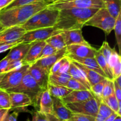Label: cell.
Returning <instances> with one entry per match:
<instances>
[{"label":"cell","mask_w":121,"mask_h":121,"mask_svg":"<svg viewBox=\"0 0 121 121\" xmlns=\"http://www.w3.org/2000/svg\"><path fill=\"white\" fill-rule=\"evenodd\" d=\"M47 6V4L44 0H39L30 4L2 9L0 12V24L5 28L21 26Z\"/></svg>","instance_id":"obj_1"},{"label":"cell","mask_w":121,"mask_h":121,"mask_svg":"<svg viewBox=\"0 0 121 121\" xmlns=\"http://www.w3.org/2000/svg\"><path fill=\"white\" fill-rule=\"evenodd\" d=\"M98 9L77 8L60 9L54 27L61 31L82 29L85 22Z\"/></svg>","instance_id":"obj_2"},{"label":"cell","mask_w":121,"mask_h":121,"mask_svg":"<svg viewBox=\"0 0 121 121\" xmlns=\"http://www.w3.org/2000/svg\"><path fill=\"white\" fill-rule=\"evenodd\" d=\"M59 11L46 7L32 16L21 27L26 31L39 28L53 27L56 22Z\"/></svg>","instance_id":"obj_3"},{"label":"cell","mask_w":121,"mask_h":121,"mask_svg":"<svg viewBox=\"0 0 121 121\" xmlns=\"http://www.w3.org/2000/svg\"><path fill=\"white\" fill-rule=\"evenodd\" d=\"M9 92H19L24 93L31 98L33 106L37 107L39 106V100L41 93L43 91L37 83L28 72L24 75L21 82L17 86L7 90Z\"/></svg>","instance_id":"obj_4"},{"label":"cell","mask_w":121,"mask_h":121,"mask_svg":"<svg viewBox=\"0 0 121 121\" xmlns=\"http://www.w3.org/2000/svg\"><path fill=\"white\" fill-rule=\"evenodd\" d=\"M116 18L109 14L105 8L98 9L87 21L84 26H92L100 28L109 35L114 28Z\"/></svg>","instance_id":"obj_5"},{"label":"cell","mask_w":121,"mask_h":121,"mask_svg":"<svg viewBox=\"0 0 121 121\" xmlns=\"http://www.w3.org/2000/svg\"><path fill=\"white\" fill-rule=\"evenodd\" d=\"M100 102L97 98L93 97L85 101L65 104L66 107L73 113H80L96 117L98 115Z\"/></svg>","instance_id":"obj_6"},{"label":"cell","mask_w":121,"mask_h":121,"mask_svg":"<svg viewBox=\"0 0 121 121\" xmlns=\"http://www.w3.org/2000/svg\"><path fill=\"white\" fill-rule=\"evenodd\" d=\"M62 31H63L56 29L54 27L39 28L26 31L20 39L17 40V41L19 43L46 41L50 37L61 33Z\"/></svg>","instance_id":"obj_7"},{"label":"cell","mask_w":121,"mask_h":121,"mask_svg":"<svg viewBox=\"0 0 121 121\" xmlns=\"http://www.w3.org/2000/svg\"><path fill=\"white\" fill-rule=\"evenodd\" d=\"M30 66V65L26 64L20 68L5 73L0 83V89L7 91L17 86L21 82L25 74L27 73Z\"/></svg>","instance_id":"obj_8"},{"label":"cell","mask_w":121,"mask_h":121,"mask_svg":"<svg viewBox=\"0 0 121 121\" xmlns=\"http://www.w3.org/2000/svg\"><path fill=\"white\" fill-rule=\"evenodd\" d=\"M47 7L57 10L70 8L100 9L105 8L102 0H74L68 2H58L48 5Z\"/></svg>","instance_id":"obj_9"},{"label":"cell","mask_w":121,"mask_h":121,"mask_svg":"<svg viewBox=\"0 0 121 121\" xmlns=\"http://www.w3.org/2000/svg\"><path fill=\"white\" fill-rule=\"evenodd\" d=\"M97 50L91 45L72 44L66 46L65 57L76 56L79 57H95Z\"/></svg>","instance_id":"obj_10"},{"label":"cell","mask_w":121,"mask_h":121,"mask_svg":"<svg viewBox=\"0 0 121 121\" xmlns=\"http://www.w3.org/2000/svg\"><path fill=\"white\" fill-rule=\"evenodd\" d=\"M28 72L43 91L47 89L49 73L46 70L35 64H33L30 66Z\"/></svg>","instance_id":"obj_11"},{"label":"cell","mask_w":121,"mask_h":121,"mask_svg":"<svg viewBox=\"0 0 121 121\" xmlns=\"http://www.w3.org/2000/svg\"><path fill=\"white\" fill-rule=\"evenodd\" d=\"M21 26H13L5 28L0 32V43L5 42H15L26 33Z\"/></svg>","instance_id":"obj_12"},{"label":"cell","mask_w":121,"mask_h":121,"mask_svg":"<svg viewBox=\"0 0 121 121\" xmlns=\"http://www.w3.org/2000/svg\"><path fill=\"white\" fill-rule=\"evenodd\" d=\"M53 114L60 121H67L71 118L73 113L66 107V104L61 99L52 97Z\"/></svg>","instance_id":"obj_13"},{"label":"cell","mask_w":121,"mask_h":121,"mask_svg":"<svg viewBox=\"0 0 121 121\" xmlns=\"http://www.w3.org/2000/svg\"><path fill=\"white\" fill-rule=\"evenodd\" d=\"M66 49V47L62 48V49L57 51L55 53L47 57L37 60L34 64L44 69L50 74V69L53 67V65L61 58L65 57Z\"/></svg>","instance_id":"obj_14"},{"label":"cell","mask_w":121,"mask_h":121,"mask_svg":"<svg viewBox=\"0 0 121 121\" xmlns=\"http://www.w3.org/2000/svg\"><path fill=\"white\" fill-rule=\"evenodd\" d=\"M66 46L72 44H84L89 46L90 44L85 40L82 35V29L65 30L62 31Z\"/></svg>","instance_id":"obj_15"},{"label":"cell","mask_w":121,"mask_h":121,"mask_svg":"<svg viewBox=\"0 0 121 121\" xmlns=\"http://www.w3.org/2000/svg\"><path fill=\"white\" fill-rule=\"evenodd\" d=\"M11 109L24 108L27 106L33 105L31 98L24 93L19 92H9Z\"/></svg>","instance_id":"obj_16"},{"label":"cell","mask_w":121,"mask_h":121,"mask_svg":"<svg viewBox=\"0 0 121 121\" xmlns=\"http://www.w3.org/2000/svg\"><path fill=\"white\" fill-rule=\"evenodd\" d=\"M33 42L20 43L10 49L8 54L6 56L9 61L23 60L27 52L29 50Z\"/></svg>","instance_id":"obj_17"},{"label":"cell","mask_w":121,"mask_h":121,"mask_svg":"<svg viewBox=\"0 0 121 121\" xmlns=\"http://www.w3.org/2000/svg\"><path fill=\"white\" fill-rule=\"evenodd\" d=\"M46 44L45 41H34L32 43L29 50L23 59V63L29 65H32L37 60L38 57L42 50L43 47Z\"/></svg>","instance_id":"obj_18"},{"label":"cell","mask_w":121,"mask_h":121,"mask_svg":"<svg viewBox=\"0 0 121 121\" xmlns=\"http://www.w3.org/2000/svg\"><path fill=\"white\" fill-rule=\"evenodd\" d=\"M95 97L89 90L83 91H72L66 96L61 99L65 104L76 103L85 101Z\"/></svg>","instance_id":"obj_19"},{"label":"cell","mask_w":121,"mask_h":121,"mask_svg":"<svg viewBox=\"0 0 121 121\" xmlns=\"http://www.w3.org/2000/svg\"><path fill=\"white\" fill-rule=\"evenodd\" d=\"M66 57H67L69 60L76 61V62L84 65L89 69L97 72L100 75L106 78L105 73L100 67L99 64L98 63L95 57H79L76 56H67Z\"/></svg>","instance_id":"obj_20"},{"label":"cell","mask_w":121,"mask_h":121,"mask_svg":"<svg viewBox=\"0 0 121 121\" xmlns=\"http://www.w3.org/2000/svg\"><path fill=\"white\" fill-rule=\"evenodd\" d=\"M70 61L73 62L83 72L85 76L86 77L87 80L88 81L89 83L90 84L91 86L98 83V82L102 81L104 79H107V78H105L103 76L100 75V74L98 73L97 72H95V71L92 70L91 69H89L86 67L84 65H82V64H80L74 61H72V60H70Z\"/></svg>","instance_id":"obj_21"},{"label":"cell","mask_w":121,"mask_h":121,"mask_svg":"<svg viewBox=\"0 0 121 121\" xmlns=\"http://www.w3.org/2000/svg\"><path fill=\"white\" fill-rule=\"evenodd\" d=\"M39 111L45 114L53 113V100L48 89L43 91L39 100Z\"/></svg>","instance_id":"obj_22"},{"label":"cell","mask_w":121,"mask_h":121,"mask_svg":"<svg viewBox=\"0 0 121 121\" xmlns=\"http://www.w3.org/2000/svg\"><path fill=\"white\" fill-rule=\"evenodd\" d=\"M67 72L70 74L73 79H74L76 80H78V81H79V82L83 84L87 89L91 91V86L89 83L88 81L87 80L86 77L85 76L83 72L71 61Z\"/></svg>","instance_id":"obj_23"},{"label":"cell","mask_w":121,"mask_h":121,"mask_svg":"<svg viewBox=\"0 0 121 121\" xmlns=\"http://www.w3.org/2000/svg\"><path fill=\"white\" fill-rule=\"evenodd\" d=\"M47 89L51 96L60 98V99H63L65 98L72 91V89H69L66 86H56L50 83H48Z\"/></svg>","instance_id":"obj_24"},{"label":"cell","mask_w":121,"mask_h":121,"mask_svg":"<svg viewBox=\"0 0 121 121\" xmlns=\"http://www.w3.org/2000/svg\"><path fill=\"white\" fill-rule=\"evenodd\" d=\"M105 8L113 17L117 19L121 11V0H102Z\"/></svg>","instance_id":"obj_25"},{"label":"cell","mask_w":121,"mask_h":121,"mask_svg":"<svg viewBox=\"0 0 121 121\" xmlns=\"http://www.w3.org/2000/svg\"><path fill=\"white\" fill-rule=\"evenodd\" d=\"M95 58L98 63L99 64L100 68L102 69V70L105 73L106 78L110 79V80H113L112 70H111L109 65L107 61H106L102 54L100 53V52L98 50H97L96 52Z\"/></svg>","instance_id":"obj_26"},{"label":"cell","mask_w":121,"mask_h":121,"mask_svg":"<svg viewBox=\"0 0 121 121\" xmlns=\"http://www.w3.org/2000/svg\"><path fill=\"white\" fill-rule=\"evenodd\" d=\"M45 41L46 43L50 45L52 47H53L57 50H61L66 47L62 32L50 37Z\"/></svg>","instance_id":"obj_27"},{"label":"cell","mask_w":121,"mask_h":121,"mask_svg":"<svg viewBox=\"0 0 121 121\" xmlns=\"http://www.w3.org/2000/svg\"><path fill=\"white\" fill-rule=\"evenodd\" d=\"M102 101L106 104L115 113L121 117V101H118L115 93L104 98Z\"/></svg>","instance_id":"obj_28"},{"label":"cell","mask_w":121,"mask_h":121,"mask_svg":"<svg viewBox=\"0 0 121 121\" xmlns=\"http://www.w3.org/2000/svg\"><path fill=\"white\" fill-rule=\"evenodd\" d=\"M106 81V79H105L102 81L98 82V83L91 86V91L92 92V94L100 102H102V91Z\"/></svg>","instance_id":"obj_29"},{"label":"cell","mask_w":121,"mask_h":121,"mask_svg":"<svg viewBox=\"0 0 121 121\" xmlns=\"http://www.w3.org/2000/svg\"><path fill=\"white\" fill-rule=\"evenodd\" d=\"M115 34L117 44L119 48V53L121 55V13L118 15V17L116 19V22L115 24L114 28Z\"/></svg>","instance_id":"obj_30"},{"label":"cell","mask_w":121,"mask_h":121,"mask_svg":"<svg viewBox=\"0 0 121 121\" xmlns=\"http://www.w3.org/2000/svg\"><path fill=\"white\" fill-rule=\"evenodd\" d=\"M69 79L61 76L56 74H50L48 78V83L56 86H66Z\"/></svg>","instance_id":"obj_31"},{"label":"cell","mask_w":121,"mask_h":121,"mask_svg":"<svg viewBox=\"0 0 121 121\" xmlns=\"http://www.w3.org/2000/svg\"><path fill=\"white\" fill-rule=\"evenodd\" d=\"M0 107L1 108L11 109L9 94L7 91L0 89Z\"/></svg>","instance_id":"obj_32"},{"label":"cell","mask_w":121,"mask_h":121,"mask_svg":"<svg viewBox=\"0 0 121 121\" xmlns=\"http://www.w3.org/2000/svg\"><path fill=\"white\" fill-rule=\"evenodd\" d=\"M115 50V48H111V47H110L107 41H104L102 46L98 50H99V52H100V53L102 54L104 57L105 58L106 61H107V63H108L109 59L110 56H111V55L112 54V53H113V51H114Z\"/></svg>","instance_id":"obj_33"},{"label":"cell","mask_w":121,"mask_h":121,"mask_svg":"<svg viewBox=\"0 0 121 121\" xmlns=\"http://www.w3.org/2000/svg\"><path fill=\"white\" fill-rule=\"evenodd\" d=\"M113 93H114L113 80L106 79V81L104 86V89H103L102 99L111 95Z\"/></svg>","instance_id":"obj_34"},{"label":"cell","mask_w":121,"mask_h":121,"mask_svg":"<svg viewBox=\"0 0 121 121\" xmlns=\"http://www.w3.org/2000/svg\"><path fill=\"white\" fill-rule=\"evenodd\" d=\"M115 113L106 104H105L104 102L102 101L100 103V105L99 106V109H98V114L100 115L102 117H104L105 119L108 118L109 117Z\"/></svg>","instance_id":"obj_35"},{"label":"cell","mask_w":121,"mask_h":121,"mask_svg":"<svg viewBox=\"0 0 121 121\" xmlns=\"http://www.w3.org/2000/svg\"><path fill=\"white\" fill-rule=\"evenodd\" d=\"M66 87L70 89L72 91H83V90H88L83 84L79 82V81L76 79H70L67 82Z\"/></svg>","instance_id":"obj_36"},{"label":"cell","mask_w":121,"mask_h":121,"mask_svg":"<svg viewBox=\"0 0 121 121\" xmlns=\"http://www.w3.org/2000/svg\"><path fill=\"white\" fill-rule=\"evenodd\" d=\"M58 50H56L55 48H53V47H52L48 44L46 43L45 46L43 47L42 50H41V52H40V54H39V57H38L37 60H39V59L47 57L55 53Z\"/></svg>","instance_id":"obj_37"},{"label":"cell","mask_w":121,"mask_h":121,"mask_svg":"<svg viewBox=\"0 0 121 121\" xmlns=\"http://www.w3.org/2000/svg\"><path fill=\"white\" fill-rule=\"evenodd\" d=\"M95 117L87 115L73 113V115L69 120L66 121H95Z\"/></svg>","instance_id":"obj_38"},{"label":"cell","mask_w":121,"mask_h":121,"mask_svg":"<svg viewBox=\"0 0 121 121\" xmlns=\"http://www.w3.org/2000/svg\"><path fill=\"white\" fill-rule=\"evenodd\" d=\"M37 1H39V0H14L9 5L7 6L4 9H8V8H14V7L26 5L30 4L36 2Z\"/></svg>","instance_id":"obj_39"},{"label":"cell","mask_w":121,"mask_h":121,"mask_svg":"<svg viewBox=\"0 0 121 121\" xmlns=\"http://www.w3.org/2000/svg\"><path fill=\"white\" fill-rule=\"evenodd\" d=\"M24 65H26V64L24 63L22 60H13V61H9L8 67H7V70H6V73L9 72V71L14 70L20 68L21 66H22Z\"/></svg>","instance_id":"obj_40"},{"label":"cell","mask_w":121,"mask_h":121,"mask_svg":"<svg viewBox=\"0 0 121 121\" xmlns=\"http://www.w3.org/2000/svg\"><path fill=\"white\" fill-rule=\"evenodd\" d=\"M67 60V58L66 57H64L60 59L59 61H57V62L53 65V67H52V69H50V74H54V73H57V72L59 71V70L60 69V67L62 66V65H63Z\"/></svg>","instance_id":"obj_41"},{"label":"cell","mask_w":121,"mask_h":121,"mask_svg":"<svg viewBox=\"0 0 121 121\" xmlns=\"http://www.w3.org/2000/svg\"><path fill=\"white\" fill-rule=\"evenodd\" d=\"M18 44H19V43L18 42L17 40L15 42L11 41V42H5L0 43V53L6 52L8 50H10L11 48L17 45Z\"/></svg>","instance_id":"obj_42"},{"label":"cell","mask_w":121,"mask_h":121,"mask_svg":"<svg viewBox=\"0 0 121 121\" xmlns=\"http://www.w3.org/2000/svg\"><path fill=\"white\" fill-rule=\"evenodd\" d=\"M32 121H48L47 117L45 113L40 112V111H35L33 113Z\"/></svg>","instance_id":"obj_43"},{"label":"cell","mask_w":121,"mask_h":121,"mask_svg":"<svg viewBox=\"0 0 121 121\" xmlns=\"http://www.w3.org/2000/svg\"><path fill=\"white\" fill-rule=\"evenodd\" d=\"M112 72L113 80L117 77L121 75V58L119 59L118 62L112 68Z\"/></svg>","instance_id":"obj_44"},{"label":"cell","mask_w":121,"mask_h":121,"mask_svg":"<svg viewBox=\"0 0 121 121\" xmlns=\"http://www.w3.org/2000/svg\"><path fill=\"white\" fill-rule=\"evenodd\" d=\"M18 116V112L15 111L12 113H9V110L2 121H17Z\"/></svg>","instance_id":"obj_45"},{"label":"cell","mask_w":121,"mask_h":121,"mask_svg":"<svg viewBox=\"0 0 121 121\" xmlns=\"http://www.w3.org/2000/svg\"><path fill=\"white\" fill-rule=\"evenodd\" d=\"M9 61V59L6 56L2 60H0V74L6 73V70L8 67Z\"/></svg>","instance_id":"obj_46"},{"label":"cell","mask_w":121,"mask_h":121,"mask_svg":"<svg viewBox=\"0 0 121 121\" xmlns=\"http://www.w3.org/2000/svg\"><path fill=\"white\" fill-rule=\"evenodd\" d=\"M113 86H114V93L116 96V98L118 101H121V87L118 85L115 80H113Z\"/></svg>","instance_id":"obj_47"},{"label":"cell","mask_w":121,"mask_h":121,"mask_svg":"<svg viewBox=\"0 0 121 121\" xmlns=\"http://www.w3.org/2000/svg\"><path fill=\"white\" fill-rule=\"evenodd\" d=\"M14 0H0V9H4L5 8L9 5Z\"/></svg>","instance_id":"obj_48"},{"label":"cell","mask_w":121,"mask_h":121,"mask_svg":"<svg viewBox=\"0 0 121 121\" xmlns=\"http://www.w3.org/2000/svg\"><path fill=\"white\" fill-rule=\"evenodd\" d=\"M46 115L48 121H60V119L57 118L53 113H47Z\"/></svg>","instance_id":"obj_49"},{"label":"cell","mask_w":121,"mask_h":121,"mask_svg":"<svg viewBox=\"0 0 121 121\" xmlns=\"http://www.w3.org/2000/svg\"><path fill=\"white\" fill-rule=\"evenodd\" d=\"M9 109L5 108H0V121L3 120L4 118Z\"/></svg>","instance_id":"obj_50"},{"label":"cell","mask_w":121,"mask_h":121,"mask_svg":"<svg viewBox=\"0 0 121 121\" xmlns=\"http://www.w3.org/2000/svg\"><path fill=\"white\" fill-rule=\"evenodd\" d=\"M117 116H118V115L117 114V113H113V114L111 115L110 116V117H109L108 118H106V119L104 120V121H113L115 119V118Z\"/></svg>","instance_id":"obj_51"},{"label":"cell","mask_w":121,"mask_h":121,"mask_svg":"<svg viewBox=\"0 0 121 121\" xmlns=\"http://www.w3.org/2000/svg\"><path fill=\"white\" fill-rule=\"evenodd\" d=\"M44 1L47 4V5H48L56 3V2H58V1H60V0H44Z\"/></svg>","instance_id":"obj_52"},{"label":"cell","mask_w":121,"mask_h":121,"mask_svg":"<svg viewBox=\"0 0 121 121\" xmlns=\"http://www.w3.org/2000/svg\"><path fill=\"white\" fill-rule=\"evenodd\" d=\"M114 80H115L116 82H117V83H118V85L121 87V75L117 77V78H116V79H115Z\"/></svg>","instance_id":"obj_53"},{"label":"cell","mask_w":121,"mask_h":121,"mask_svg":"<svg viewBox=\"0 0 121 121\" xmlns=\"http://www.w3.org/2000/svg\"><path fill=\"white\" fill-rule=\"evenodd\" d=\"M113 121H121V116H117Z\"/></svg>","instance_id":"obj_54"},{"label":"cell","mask_w":121,"mask_h":121,"mask_svg":"<svg viewBox=\"0 0 121 121\" xmlns=\"http://www.w3.org/2000/svg\"><path fill=\"white\" fill-rule=\"evenodd\" d=\"M74 1V0H60L58 2H56V3H58V2H68V1Z\"/></svg>","instance_id":"obj_55"},{"label":"cell","mask_w":121,"mask_h":121,"mask_svg":"<svg viewBox=\"0 0 121 121\" xmlns=\"http://www.w3.org/2000/svg\"><path fill=\"white\" fill-rule=\"evenodd\" d=\"M5 73H2V74H0V83H1V80H2V79L3 78L4 76Z\"/></svg>","instance_id":"obj_56"},{"label":"cell","mask_w":121,"mask_h":121,"mask_svg":"<svg viewBox=\"0 0 121 121\" xmlns=\"http://www.w3.org/2000/svg\"><path fill=\"white\" fill-rule=\"evenodd\" d=\"M4 29H5V28H4V27H2V26H1V24H0V32H1V31L3 30H4Z\"/></svg>","instance_id":"obj_57"},{"label":"cell","mask_w":121,"mask_h":121,"mask_svg":"<svg viewBox=\"0 0 121 121\" xmlns=\"http://www.w3.org/2000/svg\"><path fill=\"white\" fill-rule=\"evenodd\" d=\"M27 121H30V120H29V119H28V120H27Z\"/></svg>","instance_id":"obj_58"},{"label":"cell","mask_w":121,"mask_h":121,"mask_svg":"<svg viewBox=\"0 0 121 121\" xmlns=\"http://www.w3.org/2000/svg\"></svg>","instance_id":"obj_59"},{"label":"cell","mask_w":121,"mask_h":121,"mask_svg":"<svg viewBox=\"0 0 121 121\" xmlns=\"http://www.w3.org/2000/svg\"><path fill=\"white\" fill-rule=\"evenodd\" d=\"M1 9H0V12H1Z\"/></svg>","instance_id":"obj_60"},{"label":"cell","mask_w":121,"mask_h":121,"mask_svg":"<svg viewBox=\"0 0 121 121\" xmlns=\"http://www.w3.org/2000/svg\"><path fill=\"white\" fill-rule=\"evenodd\" d=\"M0 108H1V107H0Z\"/></svg>","instance_id":"obj_61"}]
</instances>
